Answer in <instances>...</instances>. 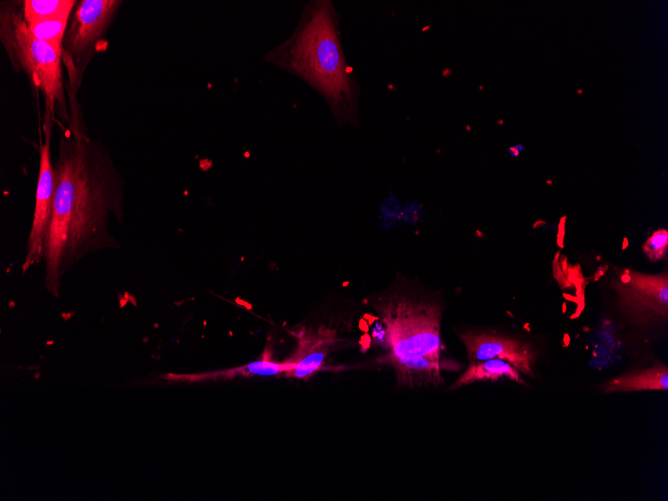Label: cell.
Instances as JSON below:
<instances>
[{
    "mask_svg": "<svg viewBox=\"0 0 668 501\" xmlns=\"http://www.w3.org/2000/svg\"><path fill=\"white\" fill-rule=\"evenodd\" d=\"M76 4L75 0H24L22 1V12L28 23L65 15L71 16Z\"/></svg>",
    "mask_w": 668,
    "mask_h": 501,
    "instance_id": "4fadbf2b",
    "label": "cell"
},
{
    "mask_svg": "<svg viewBox=\"0 0 668 501\" xmlns=\"http://www.w3.org/2000/svg\"><path fill=\"white\" fill-rule=\"evenodd\" d=\"M335 331L325 327L303 331L295 355L289 359L293 369L287 375L308 379L325 363L326 357L335 342Z\"/></svg>",
    "mask_w": 668,
    "mask_h": 501,
    "instance_id": "9c48e42d",
    "label": "cell"
},
{
    "mask_svg": "<svg viewBox=\"0 0 668 501\" xmlns=\"http://www.w3.org/2000/svg\"><path fill=\"white\" fill-rule=\"evenodd\" d=\"M293 369V364L290 360L285 362H275L270 359L269 355H264L262 359L251 362L248 365L224 372L228 377L235 374L246 376H270L279 373H290Z\"/></svg>",
    "mask_w": 668,
    "mask_h": 501,
    "instance_id": "9a60e30c",
    "label": "cell"
},
{
    "mask_svg": "<svg viewBox=\"0 0 668 501\" xmlns=\"http://www.w3.org/2000/svg\"><path fill=\"white\" fill-rule=\"evenodd\" d=\"M668 389V368L655 364L649 368L629 372L608 381L604 387L607 393L632 391H666Z\"/></svg>",
    "mask_w": 668,
    "mask_h": 501,
    "instance_id": "8fae6325",
    "label": "cell"
},
{
    "mask_svg": "<svg viewBox=\"0 0 668 501\" xmlns=\"http://www.w3.org/2000/svg\"><path fill=\"white\" fill-rule=\"evenodd\" d=\"M384 358L425 357L440 363L442 307L422 291L391 289L377 307Z\"/></svg>",
    "mask_w": 668,
    "mask_h": 501,
    "instance_id": "277c9868",
    "label": "cell"
},
{
    "mask_svg": "<svg viewBox=\"0 0 668 501\" xmlns=\"http://www.w3.org/2000/svg\"><path fill=\"white\" fill-rule=\"evenodd\" d=\"M263 59L316 90L336 123H358L359 88L345 59L338 15L331 1L308 2L293 33Z\"/></svg>",
    "mask_w": 668,
    "mask_h": 501,
    "instance_id": "7a4b0ae2",
    "label": "cell"
},
{
    "mask_svg": "<svg viewBox=\"0 0 668 501\" xmlns=\"http://www.w3.org/2000/svg\"><path fill=\"white\" fill-rule=\"evenodd\" d=\"M0 39L13 69L24 72L43 96V124L57 122L61 128L68 127L71 117L63 83L62 46L40 40L29 31L22 1L1 2Z\"/></svg>",
    "mask_w": 668,
    "mask_h": 501,
    "instance_id": "3957f363",
    "label": "cell"
},
{
    "mask_svg": "<svg viewBox=\"0 0 668 501\" xmlns=\"http://www.w3.org/2000/svg\"><path fill=\"white\" fill-rule=\"evenodd\" d=\"M503 378L525 384L520 372L513 365L494 358L469 363L465 372L452 385V388L462 387L476 381H497Z\"/></svg>",
    "mask_w": 668,
    "mask_h": 501,
    "instance_id": "7c38bea8",
    "label": "cell"
},
{
    "mask_svg": "<svg viewBox=\"0 0 668 501\" xmlns=\"http://www.w3.org/2000/svg\"><path fill=\"white\" fill-rule=\"evenodd\" d=\"M52 127V125L43 124L45 137L39 149V175L35 195V207L27 241V252L22 264L23 273L44 259L45 241L54 196V163H52L50 151Z\"/></svg>",
    "mask_w": 668,
    "mask_h": 501,
    "instance_id": "52a82bcc",
    "label": "cell"
},
{
    "mask_svg": "<svg viewBox=\"0 0 668 501\" xmlns=\"http://www.w3.org/2000/svg\"><path fill=\"white\" fill-rule=\"evenodd\" d=\"M642 251L651 262L664 259L668 252V231L658 229L653 232L643 243Z\"/></svg>",
    "mask_w": 668,
    "mask_h": 501,
    "instance_id": "2e32d148",
    "label": "cell"
},
{
    "mask_svg": "<svg viewBox=\"0 0 668 501\" xmlns=\"http://www.w3.org/2000/svg\"><path fill=\"white\" fill-rule=\"evenodd\" d=\"M79 106L61 128L54 163V196L45 241L47 289L91 253L119 246L111 227L124 216L123 180L103 144L85 131Z\"/></svg>",
    "mask_w": 668,
    "mask_h": 501,
    "instance_id": "6da1fadb",
    "label": "cell"
},
{
    "mask_svg": "<svg viewBox=\"0 0 668 501\" xmlns=\"http://www.w3.org/2000/svg\"><path fill=\"white\" fill-rule=\"evenodd\" d=\"M122 1L81 0L70 17L62 45V64L68 81L69 104L78 103L77 93L90 60L106 44V33Z\"/></svg>",
    "mask_w": 668,
    "mask_h": 501,
    "instance_id": "5b68a950",
    "label": "cell"
},
{
    "mask_svg": "<svg viewBox=\"0 0 668 501\" xmlns=\"http://www.w3.org/2000/svg\"><path fill=\"white\" fill-rule=\"evenodd\" d=\"M383 361L393 367L399 386L412 388L422 385H438L443 381L440 363L428 358H389Z\"/></svg>",
    "mask_w": 668,
    "mask_h": 501,
    "instance_id": "30bf717a",
    "label": "cell"
},
{
    "mask_svg": "<svg viewBox=\"0 0 668 501\" xmlns=\"http://www.w3.org/2000/svg\"><path fill=\"white\" fill-rule=\"evenodd\" d=\"M458 336L465 346L469 363L496 358L510 363L519 372L533 375L532 365L537 353L530 343L486 331H467Z\"/></svg>",
    "mask_w": 668,
    "mask_h": 501,
    "instance_id": "ba28073f",
    "label": "cell"
},
{
    "mask_svg": "<svg viewBox=\"0 0 668 501\" xmlns=\"http://www.w3.org/2000/svg\"><path fill=\"white\" fill-rule=\"evenodd\" d=\"M70 17V15H65L47 20L25 22L29 31L36 38L56 46H62Z\"/></svg>",
    "mask_w": 668,
    "mask_h": 501,
    "instance_id": "5bb4252c",
    "label": "cell"
},
{
    "mask_svg": "<svg viewBox=\"0 0 668 501\" xmlns=\"http://www.w3.org/2000/svg\"><path fill=\"white\" fill-rule=\"evenodd\" d=\"M617 304L633 323L663 322L668 316V275L624 269L613 283Z\"/></svg>",
    "mask_w": 668,
    "mask_h": 501,
    "instance_id": "8992f818",
    "label": "cell"
}]
</instances>
